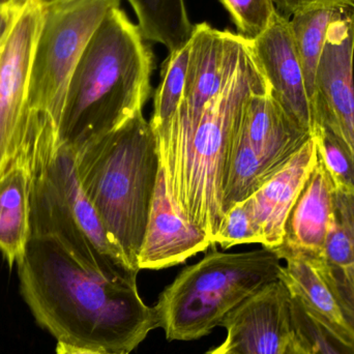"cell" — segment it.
Here are the masks:
<instances>
[{"label":"cell","instance_id":"cell-1","mask_svg":"<svg viewBox=\"0 0 354 354\" xmlns=\"http://www.w3.org/2000/svg\"><path fill=\"white\" fill-rule=\"evenodd\" d=\"M16 266L23 299L57 342L130 353L158 328L137 279L87 266L57 237L31 235Z\"/></svg>","mask_w":354,"mask_h":354},{"label":"cell","instance_id":"cell-2","mask_svg":"<svg viewBox=\"0 0 354 354\" xmlns=\"http://www.w3.org/2000/svg\"><path fill=\"white\" fill-rule=\"evenodd\" d=\"M155 55L120 6L109 10L73 74L60 128L68 147L108 134L143 112L151 93Z\"/></svg>","mask_w":354,"mask_h":354},{"label":"cell","instance_id":"cell-3","mask_svg":"<svg viewBox=\"0 0 354 354\" xmlns=\"http://www.w3.org/2000/svg\"><path fill=\"white\" fill-rule=\"evenodd\" d=\"M72 151L81 187L108 235L129 263L140 270L138 256L160 169L151 122L140 112L116 130Z\"/></svg>","mask_w":354,"mask_h":354},{"label":"cell","instance_id":"cell-4","mask_svg":"<svg viewBox=\"0 0 354 354\" xmlns=\"http://www.w3.org/2000/svg\"><path fill=\"white\" fill-rule=\"evenodd\" d=\"M122 0H64L45 6L31 66L21 165L35 176L62 147L73 74L95 29Z\"/></svg>","mask_w":354,"mask_h":354},{"label":"cell","instance_id":"cell-5","mask_svg":"<svg viewBox=\"0 0 354 354\" xmlns=\"http://www.w3.org/2000/svg\"><path fill=\"white\" fill-rule=\"evenodd\" d=\"M270 85L245 39L224 84L206 108L192 140L172 200L189 222L214 239L224 220L223 183L247 102Z\"/></svg>","mask_w":354,"mask_h":354},{"label":"cell","instance_id":"cell-6","mask_svg":"<svg viewBox=\"0 0 354 354\" xmlns=\"http://www.w3.org/2000/svg\"><path fill=\"white\" fill-rule=\"evenodd\" d=\"M282 260L272 249L224 253L212 250L181 270L153 307L169 341H193L222 326L227 316L270 283Z\"/></svg>","mask_w":354,"mask_h":354},{"label":"cell","instance_id":"cell-7","mask_svg":"<svg viewBox=\"0 0 354 354\" xmlns=\"http://www.w3.org/2000/svg\"><path fill=\"white\" fill-rule=\"evenodd\" d=\"M30 230L31 235L57 237L78 259L106 274L138 276L83 191L74 153L66 143L32 177Z\"/></svg>","mask_w":354,"mask_h":354},{"label":"cell","instance_id":"cell-8","mask_svg":"<svg viewBox=\"0 0 354 354\" xmlns=\"http://www.w3.org/2000/svg\"><path fill=\"white\" fill-rule=\"evenodd\" d=\"M245 37L206 22L194 26L183 101L167 132L157 140L160 166L174 196L198 124L239 58Z\"/></svg>","mask_w":354,"mask_h":354},{"label":"cell","instance_id":"cell-9","mask_svg":"<svg viewBox=\"0 0 354 354\" xmlns=\"http://www.w3.org/2000/svg\"><path fill=\"white\" fill-rule=\"evenodd\" d=\"M45 6L26 0L0 45V179L21 165L31 66Z\"/></svg>","mask_w":354,"mask_h":354},{"label":"cell","instance_id":"cell-10","mask_svg":"<svg viewBox=\"0 0 354 354\" xmlns=\"http://www.w3.org/2000/svg\"><path fill=\"white\" fill-rule=\"evenodd\" d=\"M354 10L330 24L312 100L314 120L328 124L354 153Z\"/></svg>","mask_w":354,"mask_h":354},{"label":"cell","instance_id":"cell-11","mask_svg":"<svg viewBox=\"0 0 354 354\" xmlns=\"http://www.w3.org/2000/svg\"><path fill=\"white\" fill-rule=\"evenodd\" d=\"M250 45L274 99L295 122L313 135V107L289 19L274 12L268 28Z\"/></svg>","mask_w":354,"mask_h":354},{"label":"cell","instance_id":"cell-12","mask_svg":"<svg viewBox=\"0 0 354 354\" xmlns=\"http://www.w3.org/2000/svg\"><path fill=\"white\" fill-rule=\"evenodd\" d=\"M222 326L239 354H282L295 333L288 289L281 280L270 283L231 312Z\"/></svg>","mask_w":354,"mask_h":354},{"label":"cell","instance_id":"cell-13","mask_svg":"<svg viewBox=\"0 0 354 354\" xmlns=\"http://www.w3.org/2000/svg\"><path fill=\"white\" fill-rule=\"evenodd\" d=\"M209 236L174 205L160 166L149 222L138 256L139 270H159L183 263L212 247Z\"/></svg>","mask_w":354,"mask_h":354},{"label":"cell","instance_id":"cell-14","mask_svg":"<svg viewBox=\"0 0 354 354\" xmlns=\"http://www.w3.org/2000/svg\"><path fill=\"white\" fill-rule=\"evenodd\" d=\"M317 160L312 137L280 171L245 199L262 247L276 249L282 245L287 218Z\"/></svg>","mask_w":354,"mask_h":354},{"label":"cell","instance_id":"cell-15","mask_svg":"<svg viewBox=\"0 0 354 354\" xmlns=\"http://www.w3.org/2000/svg\"><path fill=\"white\" fill-rule=\"evenodd\" d=\"M312 137L286 113L270 91L250 97L235 135L274 174Z\"/></svg>","mask_w":354,"mask_h":354},{"label":"cell","instance_id":"cell-16","mask_svg":"<svg viewBox=\"0 0 354 354\" xmlns=\"http://www.w3.org/2000/svg\"><path fill=\"white\" fill-rule=\"evenodd\" d=\"M335 191L330 174L318 159L287 218L282 245L272 249L280 259L287 253L322 257L332 221Z\"/></svg>","mask_w":354,"mask_h":354},{"label":"cell","instance_id":"cell-17","mask_svg":"<svg viewBox=\"0 0 354 354\" xmlns=\"http://www.w3.org/2000/svg\"><path fill=\"white\" fill-rule=\"evenodd\" d=\"M280 280L291 297L340 332L353 335L345 317L342 304L322 257L301 253H287Z\"/></svg>","mask_w":354,"mask_h":354},{"label":"cell","instance_id":"cell-18","mask_svg":"<svg viewBox=\"0 0 354 354\" xmlns=\"http://www.w3.org/2000/svg\"><path fill=\"white\" fill-rule=\"evenodd\" d=\"M32 176L17 165L0 179V252L10 268L24 255L31 236Z\"/></svg>","mask_w":354,"mask_h":354},{"label":"cell","instance_id":"cell-19","mask_svg":"<svg viewBox=\"0 0 354 354\" xmlns=\"http://www.w3.org/2000/svg\"><path fill=\"white\" fill-rule=\"evenodd\" d=\"M139 30L149 43L161 44L168 52L187 45L193 35L185 0H128Z\"/></svg>","mask_w":354,"mask_h":354},{"label":"cell","instance_id":"cell-20","mask_svg":"<svg viewBox=\"0 0 354 354\" xmlns=\"http://www.w3.org/2000/svg\"><path fill=\"white\" fill-rule=\"evenodd\" d=\"M346 8L318 6L297 10L289 18L291 33L305 76L310 101L315 93L316 74L330 24Z\"/></svg>","mask_w":354,"mask_h":354},{"label":"cell","instance_id":"cell-21","mask_svg":"<svg viewBox=\"0 0 354 354\" xmlns=\"http://www.w3.org/2000/svg\"><path fill=\"white\" fill-rule=\"evenodd\" d=\"M189 58V41L180 49L169 52L162 64L161 77L153 100L151 124L156 140L167 132L183 101Z\"/></svg>","mask_w":354,"mask_h":354},{"label":"cell","instance_id":"cell-22","mask_svg":"<svg viewBox=\"0 0 354 354\" xmlns=\"http://www.w3.org/2000/svg\"><path fill=\"white\" fill-rule=\"evenodd\" d=\"M322 258L337 270L354 266V194L335 191L332 221Z\"/></svg>","mask_w":354,"mask_h":354},{"label":"cell","instance_id":"cell-23","mask_svg":"<svg viewBox=\"0 0 354 354\" xmlns=\"http://www.w3.org/2000/svg\"><path fill=\"white\" fill-rule=\"evenodd\" d=\"M292 299L293 328L311 354H354V336L340 332Z\"/></svg>","mask_w":354,"mask_h":354},{"label":"cell","instance_id":"cell-24","mask_svg":"<svg viewBox=\"0 0 354 354\" xmlns=\"http://www.w3.org/2000/svg\"><path fill=\"white\" fill-rule=\"evenodd\" d=\"M313 138L318 159L330 174L335 187L354 194V153L348 145L328 124L316 122Z\"/></svg>","mask_w":354,"mask_h":354},{"label":"cell","instance_id":"cell-25","mask_svg":"<svg viewBox=\"0 0 354 354\" xmlns=\"http://www.w3.org/2000/svg\"><path fill=\"white\" fill-rule=\"evenodd\" d=\"M237 32L252 41L259 37L270 25L277 12L274 0H220Z\"/></svg>","mask_w":354,"mask_h":354},{"label":"cell","instance_id":"cell-26","mask_svg":"<svg viewBox=\"0 0 354 354\" xmlns=\"http://www.w3.org/2000/svg\"><path fill=\"white\" fill-rule=\"evenodd\" d=\"M247 243H259V239L245 200L235 204L225 214L220 230L214 239V245L230 249Z\"/></svg>","mask_w":354,"mask_h":354},{"label":"cell","instance_id":"cell-27","mask_svg":"<svg viewBox=\"0 0 354 354\" xmlns=\"http://www.w3.org/2000/svg\"><path fill=\"white\" fill-rule=\"evenodd\" d=\"M344 310L345 317L354 333V266L346 270H337L326 263Z\"/></svg>","mask_w":354,"mask_h":354},{"label":"cell","instance_id":"cell-28","mask_svg":"<svg viewBox=\"0 0 354 354\" xmlns=\"http://www.w3.org/2000/svg\"><path fill=\"white\" fill-rule=\"evenodd\" d=\"M277 12L289 19L297 10L318 6H341L353 8L354 0H274Z\"/></svg>","mask_w":354,"mask_h":354},{"label":"cell","instance_id":"cell-29","mask_svg":"<svg viewBox=\"0 0 354 354\" xmlns=\"http://www.w3.org/2000/svg\"><path fill=\"white\" fill-rule=\"evenodd\" d=\"M26 0L0 4V45L6 39Z\"/></svg>","mask_w":354,"mask_h":354},{"label":"cell","instance_id":"cell-30","mask_svg":"<svg viewBox=\"0 0 354 354\" xmlns=\"http://www.w3.org/2000/svg\"><path fill=\"white\" fill-rule=\"evenodd\" d=\"M55 354H129L126 351L113 353V351H101V349L88 348V347L75 346L68 343L57 342Z\"/></svg>","mask_w":354,"mask_h":354},{"label":"cell","instance_id":"cell-31","mask_svg":"<svg viewBox=\"0 0 354 354\" xmlns=\"http://www.w3.org/2000/svg\"><path fill=\"white\" fill-rule=\"evenodd\" d=\"M282 354H311V353L305 346V344L297 338V335L293 333V336L291 337L290 340L287 343Z\"/></svg>","mask_w":354,"mask_h":354},{"label":"cell","instance_id":"cell-32","mask_svg":"<svg viewBox=\"0 0 354 354\" xmlns=\"http://www.w3.org/2000/svg\"><path fill=\"white\" fill-rule=\"evenodd\" d=\"M206 354H239L233 348L232 345L228 342V341L225 340L224 343H223L221 346L216 347L214 351H209V353Z\"/></svg>","mask_w":354,"mask_h":354},{"label":"cell","instance_id":"cell-33","mask_svg":"<svg viewBox=\"0 0 354 354\" xmlns=\"http://www.w3.org/2000/svg\"><path fill=\"white\" fill-rule=\"evenodd\" d=\"M41 1L44 6H50V4L56 3V2L64 1V0H41Z\"/></svg>","mask_w":354,"mask_h":354},{"label":"cell","instance_id":"cell-34","mask_svg":"<svg viewBox=\"0 0 354 354\" xmlns=\"http://www.w3.org/2000/svg\"><path fill=\"white\" fill-rule=\"evenodd\" d=\"M24 0H0V4L12 3V2H21Z\"/></svg>","mask_w":354,"mask_h":354}]
</instances>
